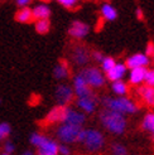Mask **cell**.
Here are the masks:
<instances>
[{"mask_svg": "<svg viewBox=\"0 0 154 155\" xmlns=\"http://www.w3.org/2000/svg\"><path fill=\"white\" fill-rule=\"evenodd\" d=\"M24 154H25V155H32V154H33V153H32V151H25V153H24Z\"/></svg>", "mask_w": 154, "mask_h": 155, "instance_id": "d590c367", "label": "cell"}, {"mask_svg": "<svg viewBox=\"0 0 154 155\" xmlns=\"http://www.w3.org/2000/svg\"><path fill=\"white\" fill-rule=\"evenodd\" d=\"M73 97H75L73 87L68 86L66 83H61L56 87L55 100H56L57 105H68L70 102H72Z\"/></svg>", "mask_w": 154, "mask_h": 155, "instance_id": "52a82bcc", "label": "cell"}, {"mask_svg": "<svg viewBox=\"0 0 154 155\" xmlns=\"http://www.w3.org/2000/svg\"><path fill=\"white\" fill-rule=\"evenodd\" d=\"M80 73L85 77V80H86V82L90 84V87L92 90H97L105 86L106 77L101 72V69H99L96 67H86Z\"/></svg>", "mask_w": 154, "mask_h": 155, "instance_id": "8992f818", "label": "cell"}, {"mask_svg": "<svg viewBox=\"0 0 154 155\" xmlns=\"http://www.w3.org/2000/svg\"><path fill=\"white\" fill-rule=\"evenodd\" d=\"M33 17L34 19H49L51 17V8L47 5V4H37L34 8H33Z\"/></svg>", "mask_w": 154, "mask_h": 155, "instance_id": "ffe728a7", "label": "cell"}, {"mask_svg": "<svg viewBox=\"0 0 154 155\" xmlns=\"http://www.w3.org/2000/svg\"><path fill=\"white\" fill-rule=\"evenodd\" d=\"M91 57L92 58H94L96 62H99V63H101V61L104 59V53L102 52H100V51H94V52H92L91 53Z\"/></svg>", "mask_w": 154, "mask_h": 155, "instance_id": "1f68e13d", "label": "cell"}, {"mask_svg": "<svg viewBox=\"0 0 154 155\" xmlns=\"http://www.w3.org/2000/svg\"><path fill=\"white\" fill-rule=\"evenodd\" d=\"M67 105H57L53 108H51L49 112L45 116V124H61L63 122L66 111H67Z\"/></svg>", "mask_w": 154, "mask_h": 155, "instance_id": "8fae6325", "label": "cell"}, {"mask_svg": "<svg viewBox=\"0 0 154 155\" xmlns=\"http://www.w3.org/2000/svg\"><path fill=\"white\" fill-rule=\"evenodd\" d=\"M111 91L116 96H126L129 92V86H128V83L124 82L122 80L114 81L111 84Z\"/></svg>", "mask_w": 154, "mask_h": 155, "instance_id": "603a6c76", "label": "cell"}, {"mask_svg": "<svg viewBox=\"0 0 154 155\" xmlns=\"http://www.w3.org/2000/svg\"><path fill=\"white\" fill-rule=\"evenodd\" d=\"M101 102L105 108H109V110L124 115H133L139 111V106L136 105V102L128 98L126 96H116V97L106 96L101 100Z\"/></svg>", "mask_w": 154, "mask_h": 155, "instance_id": "3957f363", "label": "cell"}, {"mask_svg": "<svg viewBox=\"0 0 154 155\" xmlns=\"http://www.w3.org/2000/svg\"><path fill=\"white\" fill-rule=\"evenodd\" d=\"M100 122L102 127L112 135H122L128 126L126 116L124 114L109 110V108H105L100 114Z\"/></svg>", "mask_w": 154, "mask_h": 155, "instance_id": "6da1fadb", "label": "cell"}, {"mask_svg": "<svg viewBox=\"0 0 154 155\" xmlns=\"http://www.w3.org/2000/svg\"><path fill=\"white\" fill-rule=\"evenodd\" d=\"M135 15H136V18L139 19V20H142V19L144 18L143 12H142V9H140V8H138V9H136V12H135Z\"/></svg>", "mask_w": 154, "mask_h": 155, "instance_id": "e575fe53", "label": "cell"}, {"mask_svg": "<svg viewBox=\"0 0 154 155\" xmlns=\"http://www.w3.org/2000/svg\"><path fill=\"white\" fill-rule=\"evenodd\" d=\"M138 95L145 105L154 107V86H149V84L140 86L138 88Z\"/></svg>", "mask_w": 154, "mask_h": 155, "instance_id": "2e32d148", "label": "cell"}, {"mask_svg": "<svg viewBox=\"0 0 154 155\" xmlns=\"http://www.w3.org/2000/svg\"><path fill=\"white\" fill-rule=\"evenodd\" d=\"M142 129L145 133L150 134L154 137V112H148L144 115L143 122H142Z\"/></svg>", "mask_w": 154, "mask_h": 155, "instance_id": "7402d4cb", "label": "cell"}, {"mask_svg": "<svg viewBox=\"0 0 154 155\" xmlns=\"http://www.w3.org/2000/svg\"><path fill=\"white\" fill-rule=\"evenodd\" d=\"M73 91L76 97H83V96H91L92 88L90 87V84L86 82L85 77L81 73H77L73 77Z\"/></svg>", "mask_w": 154, "mask_h": 155, "instance_id": "ba28073f", "label": "cell"}, {"mask_svg": "<svg viewBox=\"0 0 154 155\" xmlns=\"http://www.w3.org/2000/svg\"><path fill=\"white\" fill-rule=\"evenodd\" d=\"M128 67L125 63H118L115 64L109 72H106V78L114 82V81H119V80H122L124 78V76L128 73Z\"/></svg>", "mask_w": 154, "mask_h": 155, "instance_id": "9a60e30c", "label": "cell"}, {"mask_svg": "<svg viewBox=\"0 0 154 155\" xmlns=\"http://www.w3.org/2000/svg\"><path fill=\"white\" fill-rule=\"evenodd\" d=\"M100 64H101V71L106 73V72H109L115 64H116V61H115L112 57H104V59L101 61V63Z\"/></svg>", "mask_w": 154, "mask_h": 155, "instance_id": "d4e9b609", "label": "cell"}, {"mask_svg": "<svg viewBox=\"0 0 154 155\" xmlns=\"http://www.w3.org/2000/svg\"><path fill=\"white\" fill-rule=\"evenodd\" d=\"M15 19L19 23H23V24H27V23H30L34 17H33V10L30 9L29 6H22L20 9L15 14Z\"/></svg>", "mask_w": 154, "mask_h": 155, "instance_id": "d6986e66", "label": "cell"}, {"mask_svg": "<svg viewBox=\"0 0 154 155\" xmlns=\"http://www.w3.org/2000/svg\"><path fill=\"white\" fill-rule=\"evenodd\" d=\"M57 2L62 6L67 8V9H73V8L80 3V0H57Z\"/></svg>", "mask_w": 154, "mask_h": 155, "instance_id": "f1b7e54d", "label": "cell"}, {"mask_svg": "<svg viewBox=\"0 0 154 155\" xmlns=\"http://www.w3.org/2000/svg\"><path fill=\"white\" fill-rule=\"evenodd\" d=\"M76 105L80 110L85 114H94L96 111V98L94 95L91 96H83V97H77L76 100Z\"/></svg>", "mask_w": 154, "mask_h": 155, "instance_id": "4fadbf2b", "label": "cell"}, {"mask_svg": "<svg viewBox=\"0 0 154 155\" xmlns=\"http://www.w3.org/2000/svg\"><path fill=\"white\" fill-rule=\"evenodd\" d=\"M110 150H111V154H114V155H126L128 154V149L124 145H121L119 143L112 144Z\"/></svg>", "mask_w": 154, "mask_h": 155, "instance_id": "4316f807", "label": "cell"}, {"mask_svg": "<svg viewBox=\"0 0 154 155\" xmlns=\"http://www.w3.org/2000/svg\"><path fill=\"white\" fill-rule=\"evenodd\" d=\"M63 122L67 124H72V125H77V126H83L85 122H86V114L82 112L81 110H75V108L71 107H67V111H66V116H65V120Z\"/></svg>", "mask_w": 154, "mask_h": 155, "instance_id": "7c38bea8", "label": "cell"}, {"mask_svg": "<svg viewBox=\"0 0 154 155\" xmlns=\"http://www.w3.org/2000/svg\"><path fill=\"white\" fill-rule=\"evenodd\" d=\"M81 129V126L72 125V124L67 122H61L56 129V137L58 139V141L63 144L77 143V137H79Z\"/></svg>", "mask_w": 154, "mask_h": 155, "instance_id": "5b68a950", "label": "cell"}, {"mask_svg": "<svg viewBox=\"0 0 154 155\" xmlns=\"http://www.w3.org/2000/svg\"><path fill=\"white\" fill-rule=\"evenodd\" d=\"M145 84L154 86V69H147V74H145Z\"/></svg>", "mask_w": 154, "mask_h": 155, "instance_id": "f546056e", "label": "cell"}, {"mask_svg": "<svg viewBox=\"0 0 154 155\" xmlns=\"http://www.w3.org/2000/svg\"><path fill=\"white\" fill-rule=\"evenodd\" d=\"M90 32V27L86 23H83L81 20H75L72 21V24L68 28V34L73 39H83L85 37H87Z\"/></svg>", "mask_w": 154, "mask_h": 155, "instance_id": "30bf717a", "label": "cell"}, {"mask_svg": "<svg viewBox=\"0 0 154 155\" xmlns=\"http://www.w3.org/2000/svg\"><path fill=\"white\" fill-rule=\"evenodd\" d=\"M14 2L19 8H22V6H28L30 3H32V0H14Z\"/></svg>", "mask_w": 154, "mask_h": 155, "instance_id": "836d02e7", "label": "cell"}, {"mask_svg": "<svg viewBox=\"0 0 154 155\" xmlns=\"http://www.w3.org/2000/svg\"><path fill=\"white\" fill-rule=\"evenodd\" d=\"M145 74H147V67L132 68L129 72V83L134 84V86H139L145 81Z\"/></svg>", "mask_w": 154, "mask_h": 155, "instance_id": "e0dca14e", "label": "cell"}, {"mask_svg": "<svg viewBox=\"0 0 154 155\" xmlns=\"http://www.w3.org/2000/svg\"><path fill=\"white\" fill-rule=\"evenodd\" d=\"M71 56H72V61L75 64L80 66V67H85L90 62L91 53L85 45H76L72 51Z\"/></svg>", "mask_w": 154, "mask_h": 155, "instance_id": "9c48e42d", "label": "cell"}, {"mask_svg": "<svg viewBox=\"0 0 154 155\" xmlns=\"http://www.w3.org/2000/svg\"><path fill=\"white\" fill-rule=\"evenodd\" d=\"M0 105H2V100H0Z\"/></svg>", "mask_w": 154, "mask_h": 155, "instance_id": "74e56055", "label": "cell"}, {"mask_svg": "<svg viewBox=\"0 0 154 155\" xmlns=\"http://www.w3.org/2000/svg\"><path fill=\"white\" fill-rule=\"evenodd\" d=\"M77 143H80L90 153H97L104 148L105 137L101 131L96 129H81Z\"/></svg>", "mask_w": 154, "mask_h": 155, "instance_id": "7a4b0ae2", "label": "cell"}, {"mask_svg": "<svg viewBox=\"0 0 154 155\" xmlns=\"http://www.w3.org/2000/svg\"><path fill=\"white\" fill-rule=\"evenodd\" d=\"M29 143L37 149L39 155H57L58 154V143L53 139L42 135L39 133H33L29 137Z\"/></svg>", "mask_w": 154, "mask_h": 155, "instance_id": "277c9868", "label": "cell"}, {"mask_svg": "<svg viewBox=\"0 0 154 155\" xmlns=\"http://www.w3.org/2000/svg\"><path fill=\"white\" fill-rule=\"evenodd\" d=\"M101 17L102 19L107 20V21H114L118 18V10L111 5V4H102L101 6Z\"/></svg>", "mask_w": 154, "mask_h": 155, "instance_id": "44dd1931", "label": "cell"}, {"mask_svg": "<svg viewBox=\"0 0 154 155\" xmlns=\"http://www.w3.org/2000/svg\"><path fill=\"white\" fill-rule=\"evenodd\" d=\"M15 151V145L12 141H6L3 145V149H2V154L4 155H12Z\"/></svg>", "mask_w": 154, "mask_h": 155, "instance_id": "83f0119b", "label": "cell"}, {"mask_svg": "<svg viewBox=\"0 0 154 155\" xmlns=\"http://www.w3.org/2000/svg\"><path fill=\"white\" fill-rule=\"evenodd\" d=\"M152 58H153V62H154V53L152 54Z\"/></svg>", "mask_w": 154, "mask_h": 155, "instance_id": "8d00e7d4", "label": "cell"}, {"mask_svg": "<svg viewBox=\"0 0 154 155\" xmlns=\"http://www.w3.org/2000/svg\"><path fill=\"white\" fill-rule=\"evenodd\" d=\"M34 27H35L37 33L47 34L51 29V21H49V19H37Z\"/></svg>", "mask_w": 154, "mask_h": 155, "instance_id": "cb8c5ba5", "label": "cell"}, {"mask_svg": "<svg viewBox=\"0 0 154 155\" xmlns=\"http://www.w3.org/2000/svg\"><path fill=\"white\" fill-rule=\"evenodd\" d=\"M58 154L61 155H70L71 154V149H70V146H68V144H61L58 145Z\"/></svg>", "mask_w": 154, "mask_h": 155, "instance_id": "4dcf8cb0", "label": "cell"}, {"mask_svg": "<svg viewBox=\"0 0 154 155\" xmlns=\"http://www.w3.org/2000/svg\"><path fill=\"white\" fill-rule=\"evenodd\" d=\"M53 76L58 81L66 80L70 76V64H68V62L66 59H61L57 63V66L53 69Z\"/></svg>", "mask_w": 154, "mask_h": 155, "instance_id": "ac0fdd59", "label": "cell"}, {"mask_svg": "<svg viewBox=\"0 0 154 155\" xmlns=\"http://www.w3.org/2000/svg\"><path fill=\"white\" fill-rule=\"evenodd\" d=\"M153 53H154V43L149 42V43L147 44V48H145V54H148V56L150 57Z\"/></svg>", "mask_w": 154, "mask_h": 155, "instance_id": "d6a6232c", "label": "cell"}, {"mask_svg": "<svg viewBox=\"0 0 154 155\" xmlns=\"http://www.w3.org/2000/svg\"><path fill=\"white\" fill-rule=\"evenodd\" d=\"M149 63H150V57L145 53H135L125 61V64L129 69L136 67H147Z\"/></svg>", "mask_w": 154, "mask_h": 155, "instance_id": "5bb4252c", "label": "cell"}, {"mask_svg": "<svg viewBox=\"0 0 154 155\" xmlns=\"http://www.w3.org/2000/svg\"><path fill=\"white\" fill-rule=\"evenodd\" d=\"M12 133V127L8 122H0V141H4L9 137Z\"/></svg>", "mask_w": 154, "mask_h": 155, "instance_id": "484cf974", "label": "cell"}]
</instances>
